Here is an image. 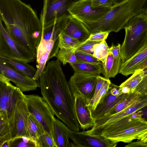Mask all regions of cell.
I'll use <instances>...</instances> for the list:
<instances>
[{
	"instance_id": "603a6c76",
	"label": "cell",
	"mask_w": 147,
	"mask_h": 147,
	"mask_svg": "<svg viewBox=\"0 0 147 147\" xmlns=\"http://www.w3.org/2000/svg\"><path fill=\"white\" fill-rule=\"evenodd\" d=\"M0 61H3L17 71L33 78L37 69L27 63L9 59L0 56Z\"/></svg>"
},
{
	"instance_id": "3957f363",
	"label": "cell",
	"mask_w": 147,
	"mask_h": 147,
	"mask_svg": "<svg viewBox=\"0 0 147 147\" xmlns=\"http://www.w3.org/2000/svg\"><path fill=\"white\" fill-rule=\"evenodd\" d=\"M145 0H127L115 5L101 19L92 22H82L91 34L100 32H117L124 28L128 21L143 12Z\"/></svg>"
},
{
	"instance_id": "f1b7e54d",
	"label": "cell",
	"mask_w": 147,
	"mask_h": 147,
	"mask_svg": "<svg viewBox=\"0 0 147 147\" xmlns=\"http://www.w3.org/2000/svg\"><path fill=\"white\" fill-rule=\"evenodd\" d=\"M93 55L103 62L107 58L109 50L105 40L95 44L93 47Z\"/></svg>"
},
{
	"instance_id": "1f68e13d",
	"label": "cell",
	"mask_w": 147,
	"mask_h": 147,
	"mask_svg": "<svg viewBox=\"0 0 147 147\" xmlns=\"http://www.w3.org/2000/svg\"><path fill=\"white\" fill-rule=\"evenodd\" d=\"M77 62L86 63L102 65V62L92 55L77 49L75 51Z\"/></svg>"
},
{
	"instance_id": "d6a6232c",
	"label": "cell",
	"mask_w": 147,
	"mask_h": 147,
	"mask_svg": "<svg viewBox=\"0 0 147 147\" xmlns=\"http://www.w3.org/2000/svg\"><path fill=\"white\" fill-rule=\"evenodd\" d=\"M10 147H36L35 143L29 138L21 136L11 139L9 142Z\"/></svg>"
},
{
	"instance_id": "c3c4849f",
	"label": "cell",
	"mask_w": 147,
	"mask_h": 147,
	"mask_svg": "<svg viewBox=\"0 0 147 147\" xmlns=\"http://www.w3.org/2000/svg\"><path fill=\"white\" fill-rule=\"evenodd\" d=\"M115 5H118L121 4L127 0H113Z\"/></svg>"
},
{
	"instance_id": "f907efd6",
	"label": "cell",
	"mask_w": 147,
	"mask_h": 147,
	"mask_svg": "<svg viewBox=\"0 0 147 147\" xmlns=\"http://www.w3.org/2000/svg\"><path fill=\"white\" fill-rule=\"evenodd\" d=\"M142 115L144 117L147 118V108L144 109L142 112Z\"/></svg>"
},
{
	"instance_id": "7402d4cb",
	"label": "cell",
	"mask_w": 147,
	"mask_h": 147,
	"mask_svg": "<svg viewBox=\"0 0 147 147\" xmlns=\"http://www.w3.org/2000/svg\"><path fill=\"white\" fill-rule=\"evenodd\" d=\"M121 64V57L115 59L110 51L101 65V72L106 79L115 77L119 73Z\"/></svg>"
},
{
	"instance_id": "6da1fadb",
	"label": "cell",
	"mask_w": 147,
	"mask_h": 147,
	"mask_svg": "<svg viewBox=\"0 0 147 147\" xmlns=\"http://www.w3.org/2000/svg\"><path fill=\"white\" fill-rule=\"evenodd\" d=\"M57 59L49 62L39 79L42 97L54 114L70 130L80 127L75 109V98L71 92L61 66Z\"/></svg>"
},
{
	"instance_id": "277c9868",
	"label": "cell",
	"mask_w": 147,
	"mask_h": 147,
	"mask_svg": "<svg viewBox=\"0 0 147 147\" xmlns=\"http://www.w3.org/2000/svg\"><path fill=\"white\" fill-rule=\"evenodd\" d=\"M136 113L99 127L97 133L117 143L131 142L147 131V121Z\"/></svg>"
},
{
	"instance_id": "4fadbf2b",
	"label": "cell",
	"mask_w": 147,
	"mask_h": 147,
	"mask_svg": "<svg viewBox=\"0 0 147 147\" xmlns=\"http://www.w3.org/2000/svg\"><path fill=\"white\" fill-rule=\"evenodd\" d=\"M129 93L121 92L120 86L111 82L107 92L101 99L95 109L91 111L92 117L95 119L105 115Z\"/></svg>"
},
{
	"instance_id": "5b68a950",
	"label": "cell",
	"mask_w": 147,
	"mask_h": 147,
	"mask_svg": "<svg viewBox=\"0 0 147 147\" xmlns=\"http://www.w3.org/2000/svg\"><path fill=\"white\" fill-rule=\"evenodd\" d=\"M124 28L125 36L120 49L121 63L137 52L147 39V17L145 13L143 12L131 18Z\"/></svg>"
},
{
	"instance_id": "d6986e66",
	"label": "cell",
	"mask_w": 147,
	"mask_h": 147,
	"mask_svg": "<svg viewBox=\"0 0 147 147\" xmlns=\"http://www.w3.org/2000/svg\"><path fill=\"white\" fill-rule=\"evenodd\" d=\"M68 17L65 16L56 20L53 23L42 28L41 39L45 41L52 39L55 42L53 50L58 51L59 46V37L62 32L68 21Z\"/></svg>"
},
{
	"instance_id": "d4e9b609",
	"label": "cell",
	"mask_w": 147,
	"mask_h": 147,
	"mask_svg": "<svg viewBox=\"0 0 147 147\" xmlns=\"http://www.w3.org/2000/svg\"><path fill=\"white\" fill-rule=\"evenodd\" d=\"M69 64L74 72L97 75H100L101 73L102 67L100 65L83 62Z\"/></svg>"
},
{
	"instance_id": "f6af8a7d",
	"label": "cell",
	"mask_w": 147,
	"mask_h": 147,
	"mask_svg": "<svg viewBox=\"0 0 147 147\" xmlns=\"http://www.w3.org/2000/svg\"><path fill=\"white\" fill-rule=\"evenodd\" d=\"M147 66V59L138 67L136 70L142 69Z\"/></svg>"
},
{
	"instance_id": "bcb514c9",
	"label": "cell",
	"mask_w": 147,
	"mask_h": 147,
	"mask_svg": "<svg viewBox=\"0 0 147 147\" xmlns=\"http://www.w3.org/2000/svg\"><path fill=\"white\" fill-rule=\"evenodd\" d=\"M10 140L4 142L0 145V147H10L9 142Z\"/></svg>"
},
{
	"instance_id": "e0dca14e",
	"label": "cell",
	"mask_w": 147,
	"mask_h": 147,
	"mask_svg": "<svg viewBox=\"0 0 147 147\" xmlns=\"http://www.w3.org/2000/svg\"><path fill=\"white\" fill-rule=\"evenodd\" d=\"M75 109L76 117L80 128L83 130L92 128L95 124V119L87 102L81 96L75 95Z\"/></svg>"
},
{
	"instance_id": "816d5d0a",
	"label": "cell",
	"mask_w": 147,
	"mask_h": 147,
	"mask_svg": "<svg viewBox=\"0 0 147 147\" xmlns=\"http://www.w3.org/2000/svg\"><path fill=\"white\" fill-rule=\"evenodd\" d=\"M144 12L145 13L147 16V10Z\"/></svg>"
},
{
	"instance_id": "4dcf8cb0",
	"label": "cell",
	"mask_w": 147,
	"mask_h": 147,
	"mask_svg": "<svg viewBox=\"0 0 147 147\" xmlns=\"http://www.w3.org/2000/svg\"><path fill=\"white\" fill-rule=\"evenodd\" d=\"M81 43L74 38L61 33L59 36V48H76Z\"/></svg>"
},
{
	"instance_id": "ac0fdd59",
	"label": "cell",
	"mask_w": 147,
	"mask_h": 147,
	"mask_svg": "<svg viewBox=\"0 0 147 147\" xmlns=\"http://www.w3.org/2000/svg\"><path fill=\"white\" fill-rule=\"evenodd\" d=\"M82 43L87 40L91 34L89 31L80 20L69 16L67 23L62 32Z\"/></svg>"
},
{
	"instance_id": "44dd1931",
	"label": "cell",
	"mask_w": 147,
	"mask_h": 147,
	"mask_svg": "<svg viewBox=\"0 0 147 147\" xmlns=\"http://www.w3.org/2000/svg\"><path fill=\"white\" fill-rule=\"evenodd\" d=\"M54 140L56 147H74L67 133L69 128L62 122L54 117Z\"/></svg>"
},
{
	"instance_id": "9a60e30c",
	"label": "cell",
	"mask_w": 147,
	"mask_h": 147,
	"mask_svg": "<svg viewBox=\"0 0 147 147\" xmlns=\"http://www.w3.org/2000/svg\"><path fill=\"white\" fill-rule=\"evenodd\" d=\"M30 114L24 99L18 105L13 115L8 122L11 139L23 136L30 138L28 127Z\"/></svg>"
},
{
	"instance_id": "4316f807",
	"label": "cell",
	"mask_w": 147,
	"mask_h": 147,
	"mask_svg": "<svg viewBox=\"0 0 147 147\" xmlns=\"http://www.w3.org/2000/svg\"><path fill=\"white\" fill-rule=\"evenodd\" d=\"M76 48H60L55 57L59 59L63 65L67 63L73 64L77 62L75 54Z\"/></svg>"
},
{
	"instance_id": "f546056e",
	"label": "cell",
	"mask_w": 147,
	"mask_h": 147,
	"mask_svg": "<svg viewBox=\"0 0 147 147\" xmlns=\"http://www.w3.org/2000/svg\"><path fill=\"white\" fill-rule=\"evenodd\" d=\"M111 82L109 79H105L101 89L96 96L92 98L88 105L91 111L95 109L101 99L107 92Z\"/></svg>"
},
{
	"instance_id": "7a4b0ae2",
	"label": "cell",
	"mask_w": 147,
	"mask_h": 147,
	"mask_svg": "<svg viewBox=\"0 0 147 147\" xmlns=\"http://www.w3.org/2000/svg\"><path fill=\"white\" fill-rule=\"evenodd\" d=\"M0 15L12 38L36 56L42 27L30 6L21 0H0Z\"/></svg>"
},
{
	"instance_id": "7dc6e473",
	"label": "cell",
	"mask_w": 147,
	"mask_h": 147,
	"mask_svg": "<svg viewBox=\"0 0 147 147\" xmlns=\"http://www.w3.org/2000/svg\"><path fill=\"white\" fill-rule=\"evenodd\" d=\"M142 9L143 12H145L147 10V0H145L143 3Z\"/></svg>"
},
{
	"instance_id": "f35d334b",
	"label": "cell",
	"mask_w": 147,
	"mask_h": 147,
	"mask_svg": "<svg viewBox=\"0 0 147 147\" xmlns=\"http://www.w3.org/2000/svg\"><path fill=\"white\" fill-rule=\"evenodd\" d=\"M109 32H100L91 34L88 39V40L92 42H101L107 38Z\"/></svg>"
},
{
	"instance_id": "30bf717a",
	"label": "cell",
	"mask_w": 147,
	"mask_h": 147,
	"mask_svg": "<svg viewBox=\"0 0 147 147\" xmlns=\"http://www.w3.org/2000/svg\"><path fill=\"white\" fill-rule=\"evenodd\" d=\"M98 76L74 72L68 82L74 96L78 95L81 96L88 105L94 96Z\"/></svg>"
},
{
	"instance_id": "484cf974",
	"label": "cell",
	"mask_w": 147,
	"mask_h": 147,
	"mask_svg": "<svg viewBox=\"0 0 147 147\" xmlns=\"http://www.w3.org/2000/svg\"><path fill=\"white\" fill-rule=\"evenodd\" d=\"M143 76L142 70H136L131 76L120 85V88L125 93L134 92Z\"/></svg>"
},
{
	"instance_id": "8fae6325",
	"label": "cell",
	"mask_w": 147,
	"mask_h": 147,
	"mask_svg": "<svg viewBox=\"0 0 147 147\" xmlns=\"http://www.w3.org/2000/svg\"><path fill=\"white\" fill-rule=\"evenodd\" d=\"M111 8L94 7L91 5V0H80L74 3L68 11L82 22H92L101 19Z\"/></svg>"
},
{
	"instance_id": "836d02e7",
	"label": "cell",
	"mask_w": 147,
	"mask_h": 147,
	"mask_svg": "<svg viewBox=\"0 0 147 147\" xmlns=\"http://www.w3.org/2000/svg\"><path fill=\"white\" fill-rule=\"evenodd\" d=\"M36 147H56L54 140L45 131L36 139Z\"/></svg>"
},
{
	"instance_id": "7bdbcfd3",
	"label": "cell",
	"mask_w": 147,
	"mask_h": 147,
	"mask_svg": "<svg viewBox=\"0 0 147 147\" xmlns=\"http://www.w3.org/2000/svg\"><path fill=\"white\" fill-rule=\"evenodd\" d=\"M126 147H147V143L140 140L134 142H131L125 146Z\"/></svg>"
},
{
	"instance_id": "ffe728a7",
	"label": "cell",
	"mask_w": 147,
	"mask_h": 147,
	"mask_svg": "<svg viewBox=\"0 0 147 147\" xmlns=\"http://www.w3.org/2000/svg\"><path fill=\"white\" fill-rule=\"evenodd\" d=\"M147 59V39L142 47L132 57L121 63L119 73L127 76L133 74Z\"/></svg>"
},
{
	"instance_id": "8992f818",
	"label": "cell",
	"mask_w": 147,
	"mask_h": 147,
	"mask_svg": "<svg viewBox=\"0 0 147 147\" xmlns=\"http://www.w3.org/2000/svg\"><path fill=\"white\" fill-rule=\"evenodd\" d=\"M10 81L0 75V118L8 122L18 105L25 99V95Z\"/></svg>"
},
{
	"instance_id": "ab89813d",
	"label": "cell",
	"mask_w": 147,
	"mask_h": 147,
	"mask_svg": "<svg viewBox=\"0 0 147 147\" xmlns=\"http://www.w3.org/2000/svg\"><path fill=\"white\" fill-rule=\"evenodd\" d=\"M135 91L142 95L147 94V74L143 76Z\"/></svg>"
},
{
	"instance_id": "e575fe53",
	"label": "cell",
	"mask_w": 147,
	"mask_h": 147,
	"mask_svg": "<svg viewBox=\"0 0 147 147\" xmlns=\"http://www.w3.org/2000/svg\"><path fill=\"white\" fill-rule=\"evenodd\" d=\"M11 139L8 121L0 118V145Z\"/></svg>"
},
{
	"instance_id": "b9f144b4",
	"label": "cell",
	"mask_w": 147,
	"mask_h": 147,
	"mask_svg": "<svg viewBox=\"0 0 147 147\" xmlns=\"http://www.w3.org/2000/svg\"><path fill=\"white\" fill-rule=\"evenodd\" d=\"M97 82L95 93L93 98L96 96L101 89L106 78H105L102 77L100 75H99L97 76Z\"/></svg>"
},
{
	"instance_id": "5bb4252c",
	"label": "cell",
	"mask_w": 147,
	"mask_h": 147,
	"mask_svg": "<svg viewBox=\"0 0 147 147\" xmlns=\"http://www.w3.org/2000/svg\"><path fill=\"white\" fill-rule=\"evenodd\" d=\"M0 75L13 82L23 92L34 90L40 87L38 80L20 72L1 61Z\"/></svg>"
},
{
	"instance_id": "681fc988",
	"label": "cell",
	"mask_w": 147,
	"mask_h": 147,
	"mask_svg": "<svg viewBox=\"0 0 147 147\" xmlns=\"http://www.w3.org/2000/svg\"><path fill=\"white\" fill-rule=\"evenodd\" d=\"M141 70L143 76L147 74V66Z\"/></svg>"
},
{
	"instance_id": "ee69618b",
	"label": "cell",
	"mask_w": 147,
	"mask_h": 147,
	"mask_svg": "<svg viewBox=\"0 0 147 147\" xmlns=\"http://www.w3.org/2000/svg\"><path fill=\"white\" fill-rule=\"evenodd\" d=\"M137 139L143 142L147 143V131L139 135Z\"/></svg>"
},
{
	"instance_id": "83f0119b",
	"label": "cell",
	"mask_w": 147,
	"mask_h": 147,
	"mask_svg": "<svg viewBox=\"0 0 147 147\" xmlns=\"http://www.w3.org/2000/svg\"><path fill=\"white\" fill-rule=\"evenodd\" d=\"M28 127L30 138L35 143L36 139L45 131L40 123L30 113L28 117Z\"/></svg>"
},
{
	"instance_id": "74e56055",
	"label": "cell",
	"mask_w": 147,
	"mask_h": 147,
	"mask_svg": "<svg viewBox=\"0 0 147 147\" xmlns=\"http://www.w3.org/2000/svg\"><path fill=\"white\" fill-rule=\"evenodd\" d=\"M100 42L86 40L84 42L81 44L76 49L93 55L94 53V45Z\"/></svg>"
},
{
	"instance_id": "8d00e7d4",
	"label": "cell",
	"mask_w": 147,
	"mask_h": 147,
	"mask_svg": "<svg viewBox=\"0 0 147 147\" xmlns=\"http://www.w3.org/2000/svg\"><path fill=\"white\" fill-rule=\"evenodd\" d=\"M92 6L98 8H112L115 5L113 0H91Z\"/></svg>"
},
{
	"instance_id": "60d3db41",
	"label": "cell",
	"mask_w": 147,
	"mask_h": 147,
	"mask_svg": "<svg viewBox=\"0 0 147 147\" xmlns=\"http://www.w3.org/2000/svg\"><path fill=\"white\" fill-rule=\"evenodd\" d=\"M121 44L118 43L116 46L113 45L109 48V51L111 52L115 59H117L121 57Z\"/></svg>"
},
{
	"instance_id": "2e32d148",
	"label": "cell",
	"mask_w": 147,
	"mask_h": 147,
	"mask_svg": "<svg viewBox=\"0 0 147 147\" xmlns=\"http://www.w3.org/2000/svg\"><path fill=\"white\" fill-rule=\"evenodd\" d=\"M147 106V94L142 95L137 101L122 111L113 115L104 116L95 119V124L92 128L109 124L136 112Z\"/></svg>"
},
{
	"instance_id": "cb8c5ba5",
	"label": "cell",
	"mask_w": 147,
	"mask_h": 147,
	"mask_svg": "<svg viewBox=\"0 0 147 147\" xmlns=\"http://www.w3.org/2000/svg\"><path fill=\"white\" fill-rule=\"evenodd\" d=\"M142 95L135 91L130 93L104 116H109L116 114L127 108L138 100Z\"/></svg>"
},
{
	"instance_id": "d590c367",
	"label": "cell",
	"mask_w": 147,
	"mask_h": 147,
	"mask_svg": "<svg viewBox=\"0 0 147 147\" xmlns=\"http://www.w3.org/2000/svg\"><path fill=\"white\" fill-rule=\"evenodd\" d=\"M51 53L48 51L46 52L40 57L37 62V71L33 78L35 80H38L40 76L43 73L46 67V62L49 60Z\"/></svg>"
},
{
	"instance_id": "9c48e42d",
	"label": "cell",
	"mask_w": 147,
	"mask_h": 147,
	"mask_svg": "<svg viewBox=\"0 0 147 147\" xmlns=\"http://www.w3.org/2000/svg\"><path fill=\"white\" fill-rule=\"evenodd\" d=\"M80 0H44L40 16L42 28L56 20L69 16L68 10L75 3Z\"/></svg>"
},
{
	"instance_id": "52a82bcc",
	"label": "cell",
	"mask_w": 147,
	"mask_h": 147,
	"mask_svg": "<svg viewBox=\"0 0 147 147\" xmlns=\"http://www.w3.org/2000/svg\"><path fill=\"white\" fill-rule=\"evenodd\" d=\"M25 100L30 114L40 123L45 131L54 140V115L47 103L42 97L35 94L25 95Z\"/></svg>"
},
{
	"instance_id": "ba28073f",
	"label": "cell",
	"mask_w": 147,
	"mask_h": 147,
	"mask_svg": "<svg viewBox=\"0 0 147 147\" xmlns=\"http://www.w3.org/2000/svg\"><path fill=\"white\" fill-rule=\"evenodd\" d=\"M0 56L27 63L34 61L36 57L10 35L0 19Z\"/></svg>"
},
{
	"instance_id": "7c38bea8",
	"label": "cell",
	"mask_w": 147,
	"mask_h": 147,
	"mask_svg": "<svg viewBox=\"0 0 147 147\" xmlns=\"http://www.w3.org/2000/svg\"><path fill=\"white\" fill-rule=\"evenodd\" d=\"M67 133L74 147H115L117 144L103 136L86 131H74L69 128Z\"/></svg>"
}]
</instances>
